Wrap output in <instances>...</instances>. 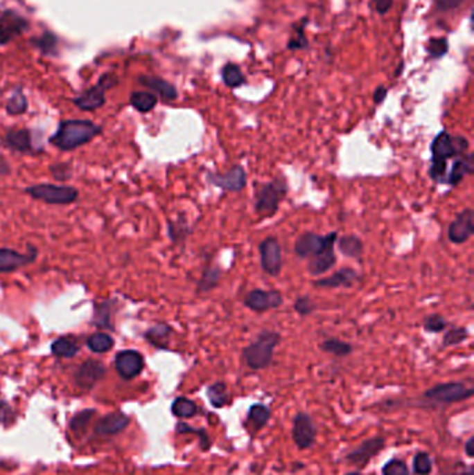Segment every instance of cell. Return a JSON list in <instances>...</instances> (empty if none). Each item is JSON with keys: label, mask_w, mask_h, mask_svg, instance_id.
I'll return each mask as SVG.
<instances>
[{"label": "cell", "mask_w": 474, "mask_h": 475, "mask_svg": "<svg viewBox=\"0 0 474 475\" xmlns=\"http://www.w3.org/2000/svg\"><path fill=\"white\" fill-rule=\"evenodd\" d=\"M128 425V417L123 413H112L103 417L99 424L96 425V432L98 433H117L123 431Z\"/></svg>", "instance_id": "obj_24"}, {"label": "cell", "mask_w": 474, "mask_h": 475, "mask_svg": "<svg viewBox=\"0 0 474 475\" xmlns=\"http://www.w3.org/2000/svg\"><path fill=\"white\" fill-rule=\"evenodd\" d=\"M5 143L10 149L21 152V153L34 152L31 134L28 129H12V131H9L8 135L5 136Z\"/></svg>", "instance_id": "obj_23"}, {"label": "cell", "mask_w": 474, "mask_h": 475, "mask_svg": "<svg viewBox=\"0 0 474 475\" xmlns=\"http://www.w3.org/2000/svg\"><path fill=\"white\" fill-rule=\"evenodd\" d=\"M221 75H222L224 84L229 88H236V87H240L245 82V77H244L241 69L235 64H227L222 69Z\"/></svg>", "instance_id": "obj_34"}, {"label": "cell", "mask_w": 474, "mask_h": 475, "mask_svg": "<svg viewBox=\"0 0 474 475\" xmlns=\"http://www.w3.org/2000/svg\"><path fill=\"white\" fill-rule=\"evenodd\" d=\"M439 10H450L460 6L464 0H434Z\"/></svg>", "instance_id": "obj_45"}, {"label": "cell", "mask_w": 474, "mask_h": 475, "mask_svg": "<svg viewBox=\"0 0 474 475\" xmlns=\"http://www.w3.org/2000/svg\"><path fill=\"white\" fill-rule=\"evenodd\" d=\"M94 414H95V410H82L81 413H78V414H76L74 417H73V420H71V424H70V427H71V429H74V431H81V429H84L85 428V425L91 421V418L94 417Z\"/></svg>", "instance_id": "obj_43"}, {"label": "cell", "mask_w": 474, "mask_h": 475, "mask_svg": "<svg viewBox=\"0 0 474 475\" xmlns=\"http://www.w3.org/2000/svg\"><path fill=\"white\" fill-rule=\"evenodd\" d=\"M468 147L470 143L464 136H452L448 131H441L431 143L430 177L438 183H445L448 161L467 154Z\"/></svg>", "instance_id": "obj_1"}, {"label": "cell", "mask_w": 474, "mask_h": 475, "mask_svg": "<svg viewBox=\"0 0 474 475\" xmlns=\"http://www.w3.org/2000/svg\"><path fill=\"white\" fill-rule=\"evenodd\" d=\"M105 375V367L102 363L96 361V360H88L85 363H82L76 374V379L77 384L81 388L89 389L92 388L102 377Z\"/></svg>", "instance_id": "obj_19"}, {"label": "cell", "mask_w": 474, "mask_h": 475, "mask_svg": "<svg viewBox=\"0 0 474 475\" xmlns=\"http://www.w3.org/2000/svg\"><path fill=\"white\" fill-rule=\"evenodd\" d=\"M207 397L214 409H221L229 403V392L224 382H214L207 388Z\"/></svg>", "instance_id": "obj_27"}, {"label": "cell", "mask_w": 474, "mask_h": 475, "mask_svg": "<svg viewBox=\"0 0 474 475\" xmlns=\"http://www.w3.org/2000/svg\"><path fill=\"white\" fill-rule=\"evenodd\" d=\"M373 2H374V6H376V10L380 15L387 13L391 9V6H392V0H373Z\"/></svg>", "instance_id": "obj_48"}, {"label": "cell", "mask_w": 474, "mask_h": 475, "mask_svg": "<svg viewBox=\"0 0 474 475\" xmlns=\"http://www.w3.org/2000/svg\"><path fill=\"white\" fill-rule=\"evenodd\" d=\"M359 280V276L352 269H342L335 271L333 276L317 280L315 287L317 288H349Z\"/></svg>", "instance_id": "obj_20"}, {"label": "cell", "mask_w": 474, "mask_h": 475, "mask_svg": "<svg viewBox=\"0 0 474 475\" xmlns=\"http://www.w3.org/2000/svg\"><path fill=\"white\" fill-rule=\"evenodd\" d=\"M207 179L214 186L227 192H241L247 186V172L243 165H232L224 174L209 172Z\"/></svg>", "instance_id": "obj_10"}, {"label": "cell", "mask_w": 474, "mask_h": 475, "mask_svg": "<svg viewBox=\"0 0 474 475\" xmlns=\"http://www.w3.org/2000/svg\"><path fill=\"white\" fill-rule=\"evenodd\" d=\"M259 255L263 271L270 277L280 276L283 270V252L277 238L269 236L262 241L259 245Z\"/></svg>", "instance_id": "obj_8"}, {"label": "cell", "mask_w": 474, "mask_h": 475, "mask_svg": "<svg viewBox=\"0 0 474 475\" xmlns=\"http://www.w3.org/2000/svg\"><path fill=\"white\" fill-rule=\"evenodd\" d=\"M322 350L330 353V355H334L337 357H345L348 355L352 353L353 348L351 343L348 342H344L341 339H337V338H328L326 339L322 345H320Z\"/></svg>", "instance_id": "obj_31"}, {"label": "cell", "mask_w": 474, "mask_h": 475, "mask_svg": "<svg viewBox=\"0 0 474 475\" xmlns=\"http://www.w3.org/2000/svg\"><path fill=\"white\" fill-rule=\"evenodd\" d=\"M130 102L139 113H149L157 105V98L150 92H134Z\"/></svg>", "instance_id": "obj_29"}, {"label": "cell", "mask_w": 474, "mask_h": 475, "mask_svg": "<svg viewBox=\"0 0 474 475\" xmlns=\"http://www.w3.org/2000/svg\"><path fill=\"white\" fill-rule=\"evenodd\" d=\"M448 52V42L445 38L431 39L428 45V53L431 57H441Z\"/></svg>", "instance_id": "obj_44"}, {"label": "cell", "mask_w": 474, "mask_h": 475, "mask_svg": "<svg viewBox=\"0 0 474 475\" xmlns=\"http://www.w3.org/2000/svg\"><path fill=\"white\" fill-rule=\"evenodd\" d=\"M138 81L141 85L152 89L156 93H159V96L161 99H164L166 102H171V100H175L178 98V92H177L175 87L163 78L142 75L138 78Z\"/></svg>", "instance_id": "obj_21"}, {"label": "cell", "mask_w": 474, "mask_h": 475, "mask_svg": "<svg viewBox=\"0 0 474 475\" xmlns=\"http://www.w3.org/2000/svg\"><path fill=\"white\" fill-rule=\"evenodd\" d=\"M117 84V77L112 73L103 74L96 85L73 99L74 105L84 111H94L106 103V92Z\"/></svg>", "instance_id": "obj_6"}, {"label": "cell", "mask_w": 474, "mask_h": 475, "mask_svg": "<svg viewBox=\"0 0 474 475\" xmlns=\"http://www.w3.org/2000/svg\"><path fill=\"white\" fill-rule=\"evenodd\" d=\"M177 432L179 433H193L199 436V443L202 450H209L211 447V440L209 438V433L203 428H193L185 422H178L177 424Z\"/></svg>", "instance_id": "obj_36"}, {"label": "cell", "mask_w": 474, "mask_h": 475, "mask_svg": "<svg viewBox=\"0 0 474 475\" xmlns=\"http://www.w3.org/2000/svg\"><path fill=\"white\" fill-rule=\"evenodd\" d=\"M331 233L327 235H319L316 232H305L302 233L297 242H295V253L301 259H312L315 255H317L330 241Z\"/></svg>", "instance_id": "obj_15"}, {"label": "cell", "mask_w": 474, "mask_h": 475, "mask_svg": "<svg viewBox=\"0 0 474 475\" xmlns=\"http://www.w3.org/2000/svg\"><path fill=\"white\" fill-rule=\"evenodd\" d=\"M468 337V331L466 327H453L450 328L442 339V346L444 348H450V346H456L462 342H464Z\"/></svg>", "instance_id": "obj_39"}, {"label": "cell", "mask_w": 474, "mask_h": 475, "mask_svg": "<svg viewBox=\"0 0 474 475\" xmlns=\"http://www.w3.org/2000/svg\"><path fill=\"white\" fill-rule=\"evenodd\" d=\"M338 248L346 258L359 260L363 253V242L356 235H344L338 240Z\"/></svg>", "instance_id": "obj_26"}, {"label": "cell", "mask_w": 474, "mask_h": 475, "mask_svg": "<svg viewBox=\"0 0 474 475\" xmlns=\"http://www.w3.org/2000/svg\"><path fill=\"white\" fill-rule=\"evenodd\" d=\"M294 309L301 316H310L316 310V303L309 296H301L295 301Z\"/></svg>", "instance_id": "obj_42"}, {"label": "cell", "mask_w": 474, "mask_h": 475, "mask_svg": "<svg viewBox=\"0 0 474 475\" xmlns=\"http://www.w3.org/2000/svg\"><path fill=\"white\" fill-rule=\"evenodd\" d=\"M27 109H28V100H27L26 95L20 89H17L12 95V98L8 100L6 110L12 116H20V114L26 113Z\"/></svg>", "instance_id": "obj_35"}, {"label": "cell", "mask_w": 474, "mask_h": 475, "mask_svg": "<svg viewBox=\"0 0 474 475\" xmlns=\"http://www.w3.org/2000/svg\"><path fill=\"white\" fill-rule=\"evenodd\" d=\"M116 370L125 379L135 378L143 370L142 355L137 350L120 352L116 356Z\"/></svg>", "instance_id": "obj_18"}, {"label": "cell", "mask_w": 474, "mask_h": 475, "mask_svg": "<svg viewBox=\"0 0 474 475\" xmlns=\"http://www.w3.org/2000/svg\"><path fill=\"white\" fill-rule=\"evenodd\" d=\"M474 170L473 167V153H467L462 157H457L453 160L452 163V167L450 170L448 171L446 174V181L445 183H449V185H457L459 182H462V179L471 174Z\"/></svg>", "instance_id": "obj_22"}, {"label": "cell", "mask_w": 474, "mask_h": 475, "mask_svg": "<svg viewBox=\"0 0 474 475\" xmlns=\"http://www.w3.org/2000/svg\"><path fill=\"white\" fill-rule=\"evenodd\" d=\"M280 341L281 335L279 332L263 330L243 352L247 366L255 371L267 368L273 363L274 350Z\"/></svg>", "instance_id": "obj_3"}, {"label": "cell", "mask_w": 474, "mask_h": 475, "mask_svg": "<svg viewBox=\"0 0 474 475\" xmlns=\"http://www.w3.org/2000/svg\"><path fill=\"white\" fill-rule=\"evenodd\" d=\"M171 411L178 418H191L198 413V406L188 397H177L171 404Z\"/></svg>", "instance_id": "obj_30"}, {"label": "cell", "mask_w": 474, "mask_h": 475, "mask_svg": "<svg viewBox=\"0 0 474 475\" xmlns=\"http://www.w3.org/2000/svg\"><path fill=\"white\" fill-rule=\"evenodd\" d=\"M337 238L338 233L333 232V236L330 238V241L327 242V245L317 253L315 255L309 265H308V271L312 276H322L327 271H330L335 263H337V258H335V252H334V245L337 242Z\"/></svg>", "instance_id": "obj_16"}, {"label": "cell", "mask_w": 474, "mask_h": 475, "mask_svg": "<svg viewBox=\"0 0 474 475\" xmlns=\"http://www.w3.org/2000/svg\"><path fill=\"white\" fill-rule=\"evenodd\" d=\"M49 35L51 34H44L42 35V38L41 39H35V42H37V46H40L44 52H46V53H49L52 49L51 48H55L56 46V39L55 41H52V42H48V39H49Z\"/></svg>", "instance_id": "obj_47"}, {"label": "cell", "mask_w": 474, "mask_h": 475, "mask_svg": "<svg viewBox=\"0 0 474 475\" xmlns=\"http://www.w3.org/2000/svg\"><path fill=\"white\" fill-rule=\"evenodd\" d=\"M52 353L58 357H74L80 348L78 345L76 343V341L70 339V338H60V339H56L53 343H52Z\"/></svg>", "instance_id": "obj_32"}, {"label": "cell", "mask_w": 474, "mask_h": 475, "mask_svg": "<svg viewBox=\"0 0 474 475\" xmlns=\"http://www.w3.org/2000/svg\"><path fill=\"white\" fill-rule=\"evenodd\" d=\"M28 28V21L13 10H0V45H8Z\"/></svg>", "instance_id": "obj_12"}, {"label": "cell", "mask_w": 474, "mask_h": 475, "mask_svg": "<svg viewBox=\"0 0 474 475\" xmlns=\"http://www.w3.org/2000/svg\"><path fill=\"white\" fill-rule=\"evenodd\" d=\"M345 475H363V474L359 472V471H352V472H348V474H345Z\"/></svg>", "instance_id": "obj_51"}, {"label": "cell", "mask_w": 474, "mask_h": 475, "mask_svg": "<svg viewBox=\"0 0 474 475\" xmlns=\"http://www.w3.org/2000/svg\"><path fill=\"white\" fill-rule=\"evenodd\" d=\"M287 195V183L283 179H273L258 190L255 208L263 218H270L277 214L281 200Z\"/></svg>", "instance_id": "obj_4"}, {"label": "cell", "mask_w": 474, "mask_h": 475, "mask_svg": "<svg viewBox=\"0 0 474 475\" xmlns=\"http://www.w3.org/2000/svg\"><path fill=\"white\" fill-rule=\"evenodd\" d=\"M283 302L284 298L279 291L265 289H254L244 299V305L255 313H266L272 309H277L283 305Z\"/></svg>", "instance_id": "obj_13"}, {"label": "cell", "mask_w": 474, "mask_h": 475, "mask_svg": "<svg viewBox=\"0 0 474 475\" xmlns=\"http://www.w3.org/2000/svg\"><path fill=\"white\" fill-rule=\"evenodd\" d=\"M423 327L427 332H431V334H438L441 331H444L446 328V321L442 316L439 314H431V316H427L423 321Z\"/></svg>", "instance_id": "obj_41"}, {"label": "cell", "mask_w": 474, "mask_h": 475, "mask_svg": "<svg viewBox=\"0 0 474 475\" xmlns=\"http://www.w3.org/2000/svg\"><path fill=\"white\" fill-rule=\"evenodd\" d=\"M464 451L467 457H473L474 456V438H468L466 445H464Z\"/></svg>", "instance_id": "obj_50"}, {"label": "cell", "mask_w": 474, "mask_h": 475, "mask_svg": "<svg viewBox=\"0 0 474 475\" xmlns=\"http://www.w3.org/2000/svg\"><path fill=\"white\" fill-rule=\"evenodd\" d=\"M413 471L416 475H430L432 472V460L428 453L419 451L414 454Z\"/></svg>", "instance_id": "obj_38"}, {"label": "cell", "mask_w": 474, "mask_h": 475, "mask_svg": "<svg viewBox=\"0 0 474 475\" xmlns=\"http://www.w3.org/2000/svg\"><path fill=\"white\" fill-rule=\"evenodd\" d=\"M270 417H272V411L266 404L255 403L248 410L247 422L251 425L254 432H258L267 425Z\"/></svg>", "instance_id": "obj_25"}, {"label": "cell", "mask_w": 474, "mask_h": 475, "mask_svg": "<svg viewBox=\"0 0 474 475\" xmlns=\"http://www.w3.org/2000/svg\"><path fill=\"white\" fill-rule=\"evenodd\" d=\"M387 98V89L384 87H378L376 91H374V95H373V99L377 105L383 103L384 99Z\"/></svg>", "instance_id": "obj_49"}, {"label": "cell", "mask_w": 474, "mask_h": 475, "mask_svg": "<svg viewBox=\"0 0 474 475\" xmlns=\"http://www.w3.org/2000/svg\"><path fill=\"white\" fill-rule=\"evenodd\" d=\"M37 249L30 247V253L23 255L16 251L3 248L0 249V273H13L27 265H31L37 259Z\"/></svg>", "instance_id": "obj_17"}, {"label": "cell", "mask_w": 474, "mask_h": 475, "mask_svg": "<svg viewBox=\"0 0 474 475\" xmlns=\"http://www.w3.org/2000/svg\"><path fill=\"white\" fill-rule=\"evenodd\" d=\"M102 132V127L89 120H64L51 136V143L62 150H74L87 145Z\"/></svg>", "instance_id": "obj_2"}, {"label": "cell", "mask_w": 474, "mask_h": 475, "mask_svg": "<svg viewBox=\"0 0 474 475\" xmlns=\"http://www.w3.org/2000/svg\"><path fill=\"white\" fill-rule=\"evenodd\" d=\"M173 334V330L170 325H166V324H159V325H155L152 327L146 334V339L156 348H160V349H166L167 348V342L170 339V335Z\"/></svg>", "instance_id": "obj_28"}, {"label": "cell", "mask_w": 474, "mask_h": 475, "mask_svg": "<svg viewBox=\"0 0 474 475\" xmlns=\"http://www.w3.org/2000/svg\"><path fill=\"white\" fill-rule=\"evenodd\" d=\"M473 393L474 389L471 386H466L463 382H446L427 389L423 399L437 404H452L470 399Z\"/></svg>", "instance_id": "obj_5"}, {"label": "cell", "mask_w": 474, "mask_h": 475, "mask_svg": "<svg viewBox=\"0 0 474 475\" xmlns=\"http://www.w3.org/2000/svg\"><path fill=\"white\" fill-rule=\"evenodd\" d=\"M31 197L49 204H70L78 199V190L73 186L38 183L26 189Z\"/></svg>", "instance_id": "obj_7"}, {"label": "cell", "mask_w": 474, "mask_h": 475, "mask_svg": "<svg viewBox=\"0 0 474 475\" xmlns=\"http://www.w3.org/2000/svg\"><path fill=\"white\" fill-rule=\"evenodd\" d=\"M88 348L95 352V353H106L109 352L113 345H114V341L110 335L107 334H103V332H98V334H94L88 338Z\"/></svg>", "instance_id": "obj_33"}, {"label": "cell", "mask_w": 474, "mask_h": 475, "mask_svg": "<svg viewBox=\"0 0 474 475\" xmlns=\"http://www.w3.org/2000/svg\"><path fill=\"white\" fill-rule=\"evenodd\" d=\"M383 475H409V468L405 461L399 458H391L383 467Z\"/></svg>", "instance_id": "obj_40"}, {"label": "cell", "mask_w": 474, "mask_h": 475, "mask_svg": "<svg viewBox=\"0 0 474 475\" xmlns=\"http://www.w3.org/2000/svg\"><path fill=\"white\" fill-rule=\"evenodd\" d=\"M317 438V427L313 418L305 413L299 411L292 422V439L298 449L305 450L315 445Z\"/></svg>", "instance_id": "obj_9"}, {"label": "cell", "mask_w": 474, "mask_h": 475, "mask_svg": "<svg viewBox=\"0 0 474 475\" xmlns=\"http://www.w3.org/2000/svg\"><path fill=\"white\" fill-rule=\"evenodd\" d=\"M12 420H13L12 407L5 402H0V422H9Z\"/></svg>", "instance_id": "obj_46"}, {"label": "cell", "mask_w": 474, "mask_h": 475, "mask_svg": "<svg viewBox=\"0 0 474 475\" xmlns=\"http://www.w3.org/2000/svg\"><path fill=\"white\" fill-rule=\"evenodd\" d=\"M220 280V270L217 267H209L204 270L202 280L198 285V292H209L217 287Z\"/></svg>", "instance_id": "obj_37"}, {"label": "cell", "mask_w": 474, "mask_h": 475, "mask_svg": "<svg viewBox=\"0 0 474 475\" xmlns=\"http://www.w3.org/2000/svg\"><path fill=\"white\" fill-rule=\"evenodd\" d=\"M384 447H385V438L373 436L363 440L359 446L348 451L345 454V460L358 468H365L369 464V461L374 456H377Z\"/></svg>", "instance_id": "obj_11"}, {"label": "cell", "mask_w": 474, "mask_h": 475, "mask_svg": "<svg viewBox=\"0 0 474 475\" xmlns=\"http://www.w3.org/2000/svg\"><path fill=\"white\" fill-rule=\"evenodd\" d=\"M473 210L464 208L460 211L456 218L448 226V238L449 241L455 245H462L467 242L474 233V222H473Z\"/></svg>", "instance_id": "obj_14"}]
</instances>
